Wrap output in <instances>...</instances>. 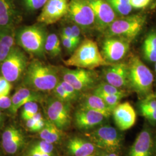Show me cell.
I'll return each instance as SVG.
<instances>
[{"instance_id":"cell-1","label":"cell","mask_w":156,"mask_h":156,"mask_svg":"<svg viewBox=\"0 0 156 156\" xmlns=\"http://www.w3.org/2000/svg\"><path fill=\"white\" fill-rule=\"evenodd\" d=\"M23 76L24 85L38 92L53 91L60 82L56 67L38 59L28 63Z\"/></svg>"},{"instance_id":"cell-2","label":"cell","mask_w":156,"mask_h":156,"mask_svg":"<svg viewBox=\"0 0 156 156\" xmlns=\"http://www.w3.org/2000/svg\"><path fill=\"white\" fill-rule=\"evenodd\" d=\"M63 62L67 67L90 70H93L97 67H106L113 64L106 61L96 42L89 39L83 40L73 51L70 57Z\"/></svg>"},{"instance_id":"cell-3","label":"cell","mask_w":156,"mask_h":156,"mask_svg":"<svg viewBox=\"0 0 156 156\" xmlns=\"http://www.w3.org/2000/svg\"><path fill=\"white\" fill-rule=\"evenodd\" d=\"M128 86L141 97L151 95L154 76L140 58L132 56L127 63Z\"/></svg>"},{"instance_id":"cell-4","label":"cell","mask_w":156,"mask_h":156,"mask_svg":"<svg viewBox=\"0 0 156 156\" xmlns=\"http://www.w3.org/2000/svg\"><path fill=\"white\" fill-rule=\"evenodd\" d=\"M46 37L45 29L38 24L22 27L15 34L17 45L28 53L39 57L45 53Z\"/></svg>"},{"instance_id":"cell-5","label":"cell","mask_w":156,"mask_h":156,"mask_svg":"<svg viewBox=\"0 0 156 156\" xmlns=\"http://www.w3.org/2000/svg\"><path fill=\"white\" fill-rule=\"evenodd\" d=\"M146 22V16L140 14L127 15L116 19L104 32L106 37H116L133 41L140 34Z\"/></svg>"},{"instance_id":"cell-6","label":"cell","mask_w":156,"mask_h":156,"mask_svg":"<svg viewBox=\"0 0 156 156\" xmlns=\"http://www.w3.org/2000/svg\"><path fill=\"white\" fill-rule=\"evenodd\" d=\"M28 64L27 57L24 51L15 46L0 65L1 75L9 82H16L24 76Z\"/></svg>"},{"instance_id":"cell-7","label":"cell","mask_w":156,"mask_h":156,"mask_svg":"<svg viewBox=\"0 0 156 156\" xmlns=\"http://www.w3.org/2000/svg\"><path fill=\"white\" fill-rule=\"evenodd\" d=\"M95 146L108 153H116L122 147V138L117 129L109 125L101 126L86 134Z\"/></svg>"},{"instance_id":"cell-8","label":"cell","mask_w":156,"mask_h":156,"mask_svg":"<svg viewBox=\"0 0 156 156\" xmlns=\"http://www.w3.org/2000/svg\"><path fill=\"white\" fill-rule=\"evenodd\" d=\"M62 80L71 84L79 93L90 89L97 83L98 75L94 71L64 68L62 70Z\"/></svg>"},{"instance_id":"cell-9","label":"cell","mask_w":156,"mask_h":156,"mask_svg":"<svg viewBox=\"0 0 156 156\" xmlns=\"http://www.w3.org/2000/svg\"><path fill=\"white\" fill-rule=\"evenodd\" d=\"M67 15L82 30L95 27L94 15L87 0H69Z\"/></svg>"},{"instance_id":"cell-10","label":"cell","mask_w":156,"mask_h":156,"mask_svg":"<svg viewBox=\"0 0 156 156\" xmlns=\"http://www.w3.org/2000/svg\"><path fill=\"white\" fill-rule=\"evenodd\" d=\"M46 112L49 120L59 129H66L70 126L72 119L69 103L51 98L48 102Z\"/></svg>"},{"instance_id":"cell-11","label":"cell","mask_w":156,"mask_h":156,"mask_svg":"<svg viewBox=\"0 0 156 156\" xmlns=\"http://www.w3.org/2000/svg\"><path fill=\"white\" fill-rule=\"evenodd\" d=\"M69 0H48L38 17V22L45 25L55 24L67 15Z\"/></svg>"},{"instance_id":"cell-12","label":"cell","mask_w":156,"mask_h":156,"mask_svg":"<svg viewBox=\"0 0 156 156\" xmlns=\"http://www.w3.org/2000/svg\"><path fill=\"white\" fill-rule=\"evenodd\" d=\"M95 17V27L104 32L106 28L117 19L116 12L111 5L105 0H87Z\"/></svg>"},{"instance_id":"cell-13","label":"cell","mask_w":156,"mask_h":156,"mask_svg":"<svg viewBox=\"0 0 156 156\" xmlns=\"http://www.w3.org/2000/svg\"><path fill=\"white\" fill-rule=\"evenodd\" d=\"M129 44L130 42L119 37H106L101 53L107 62L111 63L119 62L127 55Z\"/></svg>"},{"instance_id":"cell-14","label":"cell","mask_w":156,"mask_h":156,"mask_svg":"<svg viewBox=\"0 0 156 156\" xmlns=\"http://www.w3.org/2000/svg\"><path fill=\"white\" fill-rule=\"evenodd\" d=\"M104 76L106 83L123 89L128 86L127 63L117 62L105 67Z\"/></svg>"},{"instance_id":"cell-15","label":"cell","mask_w":156,"mask_h":156,"mask_svg":"<svg viewBox=\"0 0 156 156\" xmlns=\"http://www.w3.org/2000/svg\"><path fill=\"white\" fill-rule=\"evenodd\" d=\"M26 143L22 131L15 126H10L2 135V146L6 153L15 154L20 151Z\"/></svg>"},{"instance_id":"cell-16","label":"cell","mask_w":156,"mask_h":156,"mask_svg":"<svg viewBox=\"0 0 156 156\" xmlns=\"http://www.w3.org/2000/svg\"><path fill=\"white\" fill-rule=\"evenodd\" d=\"M112 115L115 123L121 131H126L131 128L136 122V112L128 102L117 105L113 110Z\"/></svg>"},{"instance_id":"cell-17","label":"cell","mask_w":156,"mask_h":156,"mask_svg":"<svg viewBox=\"0 0 156 156\" xmlns=\"http://www.w3.org/2000/svg\"><path fill=\"white\" fill-rule=\"evenodd\" d=\"M104 115L97 112L80 108L74 115V121L76 126L79 129L87 131L95 128L104 122Z\"/></svg>"},{"instance_id":"cell-18","label":"cell","mask_w":156,"mask_h":156,"mask_svg":"<svg viewBox=\"0 0 156 156\" xmlns=\"http://www.w3.org/2000/svg\"><path fill=\"white\" fill-rule=\"evenodd\" d=\"M153 140L150 129L144 128L134 141L128 156H153Z\"/></svg>"},{"instance_id":"cell-19","label":"cell","mask_w":156,"mask_h":156,"mask_svg":"<svg viewBox=\"0 0 156 156\" xmlns=\"http://www.w3.org/2000/svg\"><path fill=\"white\" fill-rule=\"evenodd\" d=\"M12 104L9 109L12 114H16L18 110L29 102H38L41 100V96L38 91L23 87L17 90L12 97Z\"/></svg>"},{"instance_id":"cell-20","label":"cell","mask_w":156,"mask_h":156,"mask_svg":"<svg viewBox=\"0 0 156 156\" xmlns=\"http://www.w3.org/2000/svg\"><path fill=\"white\" fill-rule=\"evenodd\" d=\"M66 149L69 156H89L94 153L95 146L90 140L75 136L68 140Z\"/></svg>"},{"instance_id":"cell-21","label":"cell","mask_w":156,"mask_h":156,"mask_svg":"<svg viewBox=\"0 0 156 156\" xmlns=\"http://www.w3.org/2000/svg\"><path fill=\"white\" fill-rule=\"evenodd\" d=\"M15 34L13 27H0V65L15 46Z\"/></svg>"},{"instance_id":"cell-22","label":"cell","mask_w":156,"mask_h":156,"mask_svg":"<svg viewBox=\"0 0 156 156\" xmlns=\"http://www.w3.org/2000/svg\"><path fill=\"white\" fill-rule=\"evenodd\" d=\"M80 108L99 112L106 119L110 117L113 112L100 97L93 93L86 97Z\"/></svg>"},{"instance_id":"cell-23","label":"cell","mask_w":156,"mask_h":156,"mask_svg":"<svg viewBox=\"0 0 156 156\" xmlns=\"http://www.w3.org/2000/svg\"><path fill=\"white\" fill-rule=\"evenodd\" d=\"M16 11L11 0H0V27H13Z\"/></svg>"},{"instance_id":"cell-24","label":"cell","mask_w":156,"mask_h":156,"mask_svg":"<svg viewBox=\"0 0 156 156\" xmlns=\"http://www.w3.org/2000/svg\"><path fill=\"white\" fill-rule=\"evenodd\" d=\"M41 139L51 144L57 143L62 139V130L50 120H46L44 127L39 132Z\"/></svg>"},{"instance_id":"cell-25","label":"cell","mask_w":156,"mask_h":156,"mask_svg":"<svg viewBox=\"0 0 156 156\" xmlns=\"http://www.w3.org/2000/svg\"><path fill=\"white\" fill-rule=\"evenodd\" d=\"M143 55L145 59L151 62H156V31L149 34L144 42L142 47Z\"/></svg>"},{"instance_id":"cell-26","label":"cell","mask_w":156,"mask_h":156,"mask_svg":"<svg viewBox=\"0 0 156 156\" xmlns=\"http://www.w3.org/2000/svg\"><path fill=\"white\" fill-rule=\"evenodd\" d=\"M45 51L52 57H57L61 54L60 40L56 34H50L47 36L45 42Z\"/></svg>"},{"instance_id":"cell-27","label":"cell","mask_w":156,"mask_h":156,"mask_svg":"<svg viewBox=\"0 0 156 156\" xmlns=\"http://www.w3.org/2000/svg\"><path fill=\"white\" fill-rule=\"evenodd\" d=\"M115 12L122 16H127L132 11L133 7L129 3L120 0H106Z\"/></svg>"},{"instance_id":"cell-28","label":"cell","mask_w":156,"mask_h":156,"mask_svg":"<svg viewBox=\"0 0 156 156\" xmlns=\"http://www.w3.org/2000/svg\"><path fill=\"white\" fill-rule=\"evenodd\" d=\"M93 93H104L106 94H121L126 95V92L124 90L116 87L106 82L101 83L98 84L95 88Z\"/></svg>"},{"instance_id":"cell-29","label":"cell","mask_w":156,"mask_h":156,"mask_svg":"<svg viewBox=\"0 0 156 156\" xmlns=\"http://www.w3.org/2000/svg\"><path fill=\"white\" fill-rule=\"evenodd\" d=\"M22 107V110L21 112V117L25 121L30 119H31L39 110V107L37 102L34 101L29 102Z\"/></svg>"},{"instance_id":"cell-30","label":"cell","mask_w":156,"mask_h":156,"mask_svg":"<svg viewBox=\"0 0 156 156\" xmlns=\"http://www.w3.org/2000/svg\"><path fill=\"white\" fill-rule=\"evenodd\" d=\"M94 94L100 97L112 111L117 105L120 104V101L122 100L123 97L126 96V95L106 94L104 93H97Z\"/></svg>"},{"instance_id":"cell-31","label":"cell","mask_w":156,"mask_h":156,"mask_svg":"<svg viewBox=\"0 0 156 156\" xmlns=\"http://www.w3.org/2000/svg\"><path fill=\"white\" fill-rule=\"evenodd\" d=\"M53 91L55 96V98L59 100L68 103L73 101L71 97L68 94V93L63 88V87L62 86L60 82L57 84L55 88L53 90Z\"/></svg>"},{"instance_id":"cell-32","label":"cell","mask_w":156,"mask_h":156,"mask_svg":"<svg viewBox=\"0 0 156 156\" xmlns=\"http://www.w3.org/2000/svg\"><path fill=\"white\" fill-rule=\"evenodd\" d=\"M140 113L149 111L156 108V98L153 95H149L142 101L140 105Z\"/></svg>"},{"instance_id":"cell-33","label":"cell","mask_w":156,"mask_h":156,"mask_svg":"<svg viewBox=\"0 0 156 156\" xmlns=\"http://www.w3.org/2000/svg\"><path fill=\"white\" fill-rule=\"evenodd\" d=\"M31 147L42 152L50 154H53L54 150V146L53 144L42 140L36 142L31 146Z\"/></svg>"},{"instance_id":"cell-34","label":"cell","mask_w":156,"mask_h":156,"mask_svg":"<svg viewBox=\"0 0 156 156\" xmlns=\"http://www.w3.org/2000/svg\"><path fill=\"white\" fill-rule=\"evenodd\" d=\"M48 0H23L26 9L29 11H35L42 8Z\"/></svg>"},{"instance_id":"cell-35","label":"cell","mask_w":156,"mask_h":156,"mask_svg":"<svg viewBox=\"0 0 156 156\" xmlns=\"http://www.w3.org/2000/svg\"><path fill=\"white\" fill-rule=\"evenodd\" d=\"M12 86L11 82L8 81L2 76H0V97L9 94Z\"/></svg>"},{"instance_id":"cell-36","label":"cell","mask_w":156,"mask_h":156,"mask_svg":"<svg viewBox=\"0 0 156 156\" xmlns=\"http://www.w3.org/2000/svg\"><path fill=\"white\" fill-rule=\"evenodd\" d=\"M60 83L62 84L63 88L68 93V94L71 97L73 101H75L78 98L79 95V92L75 89L71 84L62 80V81H60Z\"/></svg>"},{"instance_id":"cell-37","label":"cell","mask_w":156,"mask_h":156,"mask_svg":"<svg viewBox=\"0 0 156 156\" xmlns=\"http://www.w3.org/2000/svg\"><path fill=\"white\" fill-rule=\"evenodd\" d=\"M71 27L72 30V41L78 47L81 39V28L75 24H73Z\"/></svg>"},{"instance_id":"cell-38","label":"cell","mask_w":156,"mask_h":156,"mask_svg":"<svg viewBox=\"0 0 156 156\" xmlns=\"http://www.w3.org/2000/svg\"><path fill=\"white\" fill-rule=\"evenodd\" d=\"M61 40L63 46L70 53H73V51L77 48L73 41L67 37L61 35Z\"/></svg>"},{"instance_id":"cell-39","label":"cell","mask_w":156,"mask_h":156,"mask_svg":"<svg viewBox=\"0 0 156 156\" xmlns=\"http://www.w3.org/2000/svg\"><path fill=\"white\" fill-rule=\"evenodd\" d=\"M151 0H129V4L135 9L144 8L148 5Z\"/></svg>"},{"instance_id":"cell-40","label":"cell","mask_w":156,"mask_h":156,"mask_svg":"<svg viewBox=\"0 0 156 156\" xmlns=\"http://www.w3.org/2000/svg\"><path fill=\"white\" fill-rule=\"evenodd\" d=\"M12 100L8 95L0 97V110L9 109L11 106Z\"/></svg>"},{"instance_id":"cell-41","label":"cell","mask_w":156,"mask_h":156,"mask_svg":"<svg viewBox=\"0 0 156 156\" xmlns=\"http://www.w3.org/2000/svg\"><path fill=\"white\" fill-rule=\"evenodd\" d=\"M141 114L151 123H156V108L149 111L145 112Z\"/></svg>"},{"instance_id":"cell-42","label":"cell","mask_w":156,"mask_h":156,"mask_svg":"<svg viewBox=\"0 0 156 156\" xmlns=\"http://www.w3.org/2000/svg\"><path fill=\"white\" fill-rule=\"evenodd\" d=\"M36 123L33 119H30L26 121V126L28 130L31 132H37L36 131Z\"/></svg>"},{"instance_id":"cell-43","label":"cell","mask_w":156,"mask_h":156,"mask_svg":"<svg viewBox=\"0 0 156 156\" xmlns=\"http://www.w3.org/2000/svg\"><path fill=\"white\" fill-rule=\"evenodd\" d=\"M61 35L67 37L72 40V30L71 26H67L63 28Z\"/></svg>"},{"instance_id":"cell-44","label":"cell","mask_w":156,"mask_h":156,"mask_svg":"<svg viewBox=\"0 0 156 156\" xmlns=\"http://www.w3.org/2000/svg\"><path fill=\"white\" fill-rule=\"evenodd\" d=\"M26 156H43L41 151L31 147L28 150Z\"/></svg>"},{"instance_id":"cell-45","label":"cell","mask_w":156,"mask_h":156,"mask_svg":"<svg viewBox=\"0 0 156 156\" xmlns=\"http://www.w3.org/2000/svg\"><path fill=\"white\" fill-rule=\"evenodd\" d=\"M31 119H33L34 121H35L37 122L41 120H42V119H44L41 113L39 112H38L37 113H35Z\"/></svg>"},{"instance_id":"cell-46","label":"cell","mask_w":156,"mask_h":156,"mask_svg":"<svg viewBox=\"0 0 156 156\" xmlns=\"http://www.w3.org/2000/svg\"><path fill=\"white\" fill-rule=\"evenodd\" d=\"M100 156H119L117 155L115 153H108V152H105L104 153H102Z\"/></svg>"},{"instance_id":"cell-47","label":"cell","mask_w":156,"mask_h":156,"mask_svg":"<svg viewBox=\"0 0 156 156\" xmlns=\"http://www.w3.org/2000/svg\"><path fill=\"white\" fill-rule=\"evenodd\" d=\"M153 151L154 154L156 156V137L155 140H153Z\"/></svg>"},{"instance_id":"cell-48","label":"cell","mask_w":156,"mask_h":156,"mask_svg":"<svg viewBox=\"0 0 156 156\" xmlns=\"http://www.w3.org/2000/svg\"><path fill=\"white\" fill-rule=\"evenodd\" d=\"M2 121H3V114L0 111V125L1 124Z\"/></svg>"},{"instance_id":"cell-49","label":"cell","mask_w":156,"mask_h":156,"mask_svg":"<svg viewBox=\"0 0 156 156\" xmlns=\"http://www.w3.org/2000/svg\"><path fill=\"white\" fill-rule=\"evenodd\" d=\"M120 1H123V2H126L129 3V0H120Z\"/></svg>"},{"instance_id":"cell-50","label":"cell","mask_w":156,"mask_h":156,"mask_svg":"<svg viewBox=\"0 0 156 156\" xmlns=\"http://www.w3.org/2000/svg\"><path fill=\"white\" fill-rule=\"evenodd\" d=\"M155 72H156V62H155Z\"/></svg>"},{"instance_id":"cell-51","label":"cell","mask_w":156,"mask_h":156,"mask_svg":"<svg viewBox=\"0 0 156 156\" xmlns=\"http://www.w3.org/2000/svg\"><path fill=\"white\" fill-rule=\"evenodd\" d=\"M0 156H2V153H1V151H0Z\"/></svg>"},{"instance_id":"cell-52","label":"cell","mask_w":156,"mask_h":156,"mask_svg":"<svg viewBox=\"0 0 156 156\" xmlns=\"http://www.w3.org/2000/svg\"><path fill=\"white\" fill-rule=\"evenodd\" d=\"M153 96H154V97H155V98H156V94L154 95H153Z\"/></svg>"},{"instance_id":"cell-53","label":"cell","mask_w":156,"mask_h":156,"mask_svg":"<svg viewBox=\"0 0 156 156\" xmlns=\"http://www.w3.org/2000/svg\"><path fill=\"white\" fill-rule=\"evenodd\" d=\"M92 156V155H91V156Z\"/></svg>"}]
</instances>
